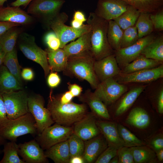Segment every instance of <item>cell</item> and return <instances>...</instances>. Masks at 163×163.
<instances>
[{
	"label": "cell",
	"instance_id": "680465c9",
	"mask_svg": "<svg viewBox=\"0 0 163 163\" xmlns=\"http://www.w3.org/2000/svg\"><path fill=\"white\" fill-rule=\"evenodd\" d=\"M155 152L156 153V157H157L158 161L160 162L163 161V149H162Z\"/></svg>",
	"mask_w": 163,
	"mask_h": 163
},
{
	"label": "cell",
	"instance_id": "4dcf8cb0",
	"mask_svg": "<svg viewBox=\"0 0 163 163\" xmlns=\"http://www.w3.org/2000/svg\"><path fill=\"white\" fill-rule=\"evenodd\" d=\"M107 38L108 43L115 51L120 48L123 30L113 20L108 21Z\"/></svg>",
	"mask_w": 163,
	"mask_h": 163
},
{
	"label": "cell",
	"instance_id": "30bf717a",
	"mask_svg": "<svg viewBox=\"0 0 163 163\" xmlns=\"http://www.w3.org/2000/svg\"><path fill=\"white\" fill-rule=\"evenodd\" d=\"M7 116L9 119H14L29 112L27 100L28 96L23 89L1 94Z\"/></svg>",
	"mask_w": 163,
	"mask_h": 163
},
{
	"label": "cell",
	"instance_id": "681fc988",
	"mask_svg": "<svg viewBox=\"0 0 163 163\" xmlns=\"http://www.w3.org/2000/svg\"><path fill=\"white\" fill-rule=\"evenodd\" d=\"M22 78L24 80L30 81L33 80L34 77V74L32 70L30 68L23 69L21 72Z\"/></svg>",
	"mask_w": 163,
	"mask_h": 163
},
{
	"label": "cell",
	"instance_id": "6da1fadb",
	"mask_svg": "<svg viewBox=\"0 0 163 163\" xmlns=\"http://www.w3.org/2000/svg\"><path fill=\"white\" fill-rule=\"evenodd\" d=\"M47 108L55 123L71 126L82 119L88 113L85 104H78L72 102L61 103L58 97L50 93Z\"/></svg>",
	"mask_w": 163,
	"mask_h": 163
},
{
	"label": "cell",
	"instance_id": "60d3db41",
	"mask_svg": "<svg viewBox=\"0 0 163 163\" xmlns=\"http://www.w3.org/2000/svg\"><path fill=\"white\" fill-rule=\"evenodd\" d=\"M119 163H134L130 147L121 146L117 149V154Z\"/></svg>",
	"mask_w": 163,
	"mask_h": 163
},
{
	"label": "cell",
	"instance_id": "f1b7e54d",
	"mask_svg": "<svg viewBox=\"0 0 163 163\" xmlns=\"http://www.w3.org/2000/svg\"><path fill=\"white\" fill-rule=\"evenodd\" d=\"M141 55L145 57L163 62V36L159 35L143 49Z\"/></svg>",
	"mask_w": 163,
	"mask_h": 163
},
{
	"label": "cell",
	"instance_id": "ab89813d",
	"mask_svg": "<svg viewBox=\"0 0 163 163\" xmlns=\"http://www.w3.org/2000/svg\"><path fill=\"white\" fill-rule=\"evenodd\" d=\"M138 34L135 25L123 30L120 48L125 47L133 44L139 39Z\"/></svg>",
	"mask_w": 163,
	"mask_h": 163
},
{
	"label": "cell",
	"instance_id": "cb8c5ba5",
	"mask_svg": "<svg viewBox=\"0 0 163 163\" xmlns=\"http://www.w3.org/2000/svg\"><path fill=\"white\" fill-rule=\"evenodd\" d=\"M22 86L2 64L0 67V94L22 90Z\"/></svg>",
	"mask_w": 163,
	"mask_h": 163
},
{
	"label": "cell",
	"instance_id": "be15d7a7",
	"mask_svg": "<svg viewBox=\"0 0 163 163\" xmlns=\"http://www.w3.org/2000/svg\"><path fill=\"white\" fill-rule=\"evenodd\" d=\"M7 0H0V7L3 6L4 3L7 1Z\"/></svg>",
	"mask_w": 163,
	"mask_h": 163
},
{
	"label": "cell",
	"instance_id": "f6af8a7d",
	"mask_svg": "<svg viewBox=\"0 0 163 163\" xmlns=\"http://www.w3.org/2000/svg\"><path fill=\"white\" fill-rule=\"evenodd\" d=\"M8 118L3 100L0 94V129L3 127L9 120Z\"/></svg>",
	"mask_w": 163,
	"mask_h": 163
},
{
	"label": "cell",
	"instance_id": "11a10c76",
	"mask_svg": "<svg viewBox=\"0 0 163 163\" xmlns=\"http://www.w3.org/2000/svg\"><path fill=\"white\" fill-rule=\"evenodd\" d=\"M73 19L80 21L83 23L87 21L84 13L82 11L79 10L75 11Z\"/></svg>",
	"mask_w": 163,
	"mask_h": 163
},
{
	"label": "cell",
	"instance_id": "4fadbf2b",
	"mask_svg": "<svg viewBox=\"0 0 163 163\" xmlns=\"http://www.w3.org/2000/svg\"><path fill=\"white\" fill-rule=\"evenodd\" d=\"M163 77V65L152 69L128 73H120L114 78L122 84L131 83H148Z\"/></svg>",
	"mask_w": 163,
	"mask_h": 163
},
{
	"label": "cell",
	"instance_id": "8fae6325",
	"mask_svg": "<svg viewBox=\"0 0 163 163\" xmlns=\"http://www.w3.org/2000/svg\"><path fill=\"white\" fill-rule=\"evenodd\" d=\"M95 89L94 94L107 106L115 102L128 89L125 85L119 83L113 78L100 82Z\"/></svg>",
	"mask_w": 163,
	"mask_h": 163
},
{
	"label": "cell",
	"instance_id": "f5cc1de1",
	"mask_svg": "<svg viewBox=\"0 0 163 163\" xmlns=\"http://www.w3.org/2000/svg\"><path fill=\"white\" fill-rule=\"evenodd\" d=\"M157 109L158 113L160 114L163 113V89L160 91L157 97Z\"/></svg>",
	"mask_w": 163,
	"mask_h": 163
},
{
	"label": "cell",
	"instance_id": "bcb514c9",
	"mask_svg": "<svg viewBox=\"0 0 163 163\" xmlns=\"http://www.w3.org/2000/svg\"><path fill=\"white\" fill-rule=\"evenodd\" d=\"M60 77L56 72H52L48 76L47 84L51 88L57 87L60 83Z\"/></svg>",
	"mask_w": 163,
	"mask_h": 163
},
{
	"label": "cell",
	"instance_id": "ee69618b",
	"mask_svg": "<svg viewBox=\"0 0 163 163\" xmlns=\"http://www.w3.org/2000/svg\"><path fill=\"white\" fill-rule=\"evenodd\" d=\"M150 18L152 22L154 29L157 31L163 30V8L157 11L150 14Z\"/></svg>",
	"mask_w": 163,
	"mask_h": 163
},
{
	"label": "cell",
	"instance_id": "6125c7cd",
	"mask_svg": "<svg viewBox=\"0 0 163 163\" xmlns=\"http://www.w3.org/2000/svg\"><path fill=\"white\" fill-rule=\"evenodd\" d=\"M6 142V140L0 136V146L4 145Z\"/></svg>",
	"mask_w": 163,
	"mask_h": 163
},
{
	"label": "cell",
	"instance_id": "d4e9b609",
	"mask_svg": "<svg viewBox=\"0 0 163 163\" xmlns=\"http://www.w3.org/2000/svg\"><path fill=\"white\" fill-rule=\"evenodd\" d=\"M47 59L50 70L53 72L64 71L66 67L69 57L63 49L47 50Z\"/></svg>",
	"mask_w": 163,
	"mask_h": 163
},
{
	"label": "cell",
	"instance_id": "836d02e7",
	"mask_svg": "<svg viewBox=\"0 0 163 163\" xmlns=\"http://www.w3.org/2000/svg\"><path fill=\"white\" fill-rule=\"evenodd\" d=\"M140 12L130 6L128 9L114 20L123 30L135 25Z\"/></svg>",
	"mask_w": 163,
	"mask_h": 163
},
{
	"label": "cell",
	"instance_id": "c3c4849f",
	"mask_svg": "<svg viewBox=\"0 0 163 163\" xmlns=\"http://www.w3.org/2000/svg\"><path fill=\"white\" fill-rule=\"evenodd\" d=\"M68 88L73 97H78L81 94L82 91V88L76 84L68 83Z\"/></svg>",
	"mask_w": 163,
	"mask_h": 163
},
{
	"label": "cell",
	"instance_id": "5b68a950",
	"mask_svg": "<svg viewBox=\"0 0 163 163\" xmlns=\"http://www.w3.org/2000/svg\"><path fill=\"white\" fill-rule=\"evenodd\" d=\"M65 0H33L27 13L37 18L48 29L52 20L60 13Z\"/></svg>",
	"mask_w": 163,
	"mask_h": 163
},
{
	"label": "cell",
	"instance_id": "f35d334b",
	"mask_svg": "<svg viewBox=\"0 0 163 163\" xmlns=\"http://www.w3.org/2000/svg\"><path fill=\"white\" fill-rule=\"evenodd\" d=\"M68 141L70 158L75 156H82L85 148V141L74 133Z\"/></svg>",
	"mask_w": 163,
	"mask_h": 163
},
{
	"label": "cell",
	"instance_id": "7a4b0ae2",
	"mask_svg": "<svg viewBox=\"0 0 163 163\" xmlns=\"http://www.w3.org/2000/svg\"><path fill=\"white\" fill-rule=\"evenodd\" d=\"M86 21L91 28V52L95 60H99L114 54L107 40L108 21L92 12L90 13Z\"/></svg>",
	"mask_w": 163,
	"mask_h": 163
},
{
	"label": "cell",
	"instance_id": "9f6ffc18",
	"mask_svg": "<svg viewBox=\"0 0 163 163\" xmlns=\"http://www.w3.org/2000/svg\"><path fill=\"white\" fill-rule=\"evenodd\" d=\"M85 160L82 156H75L71 157L69 163H85Z\"/></svg>",
	"mask_w": 163,
	"mask_h": 163
},
{
	"label": "cell",
	"instance_id": "d590c367",
	"mask_svg": "<svg viewBox=\"0 0 163 163\" xmlns=\"http://www.w3.org/2000/svg\"><path fill=\"white\" fill-rule=\"evenodd\" d=\"M20 33L18 29L14 27L0 36V44L5 53L12 51L14 48Z\"/></svg>",
	"mask_w": 163,
	"mask_h": 163
},
{
	"label": "cell",
	"instance_id": "7c38bea8",
	"mask_svg": "<svg viewBox=\"0 0 163 163\" xmlns=\"http://www.w3.org/2000/svg\"><path fill=\"white\" fill-rule=\"evenodd\" d=\"M156 37L152 33L139 39L132 45L115 51L114 54L119 67L123 68L141 55L144 48Z\"/></svg>",
	"mask_w": 163,
	"mask_h": 163
},
{
	"label": "cell",
	"instance_id": "3957f363",
	"mask_svg": "<svg viewBox=\"0 0 163 163\" xmlns=\"http://www.w3.org/2000/svg\"><path fill=\"white\" fill-rule=\"evenodd\" d=\"M95 60L91 51L69 57L67 66L64 71L68 74L88 82L95 89L100 83L94 67Z\"/></svg>",
	"mask_w": 163,
	"mask_h": 163
},
{
	"label": "cell",
	"instance_id": "52a82bcc",
	"mask_svg": "<svg viewBox=\"0 0 163 163\" xmlns=\"http://www.w3.org/2000/svg\"><path fill=\"white\" fill-rule=\"evenodd\" d=\"M18 39L19 47L24 56L39 64L43 69L45 77L47 76L50 70L46 51L37 45L34 36L26 33H20Z\"/></svg>",
	"mask_w": 163,
	"mask_h": 163
},
{
	"label": "cell",
	"instance_id": "8992f818",
	"mask_svg": "<svg viewBox=\"0 0 163 163\" xmlns=\"http://www.w3.org/2000/svg\"><path fill=\"white\" fill-rule=\"evenodd\" d=\"M68 18L66 13H60L52 20L50 25V28L52 29L60 40V48L63 49L69 42L74 40L91 30L90 26L87 24H84L78 29L66 25L65 23Z\"/></svg>",
	"mask_w": 163,
	"mask_h": 163
},
{
	"label": "cell",
	"instance_id": "2e32d148",
	"mask_svg": "<svg viewBox=\"0 0 163 163\" xmlns=\"http://www.w3.org/2000/svg\"><path fill=\"white\" fill-rule=\"evenodd\" d=\"M96 117L92 112L88 113L73 126V133L84 141L101 133L96 124Z\"/></svg>",
	"mask_w": 163,
	"mask_h": 163
},
{
	"label": "cell",
	"instance_id": "94428289",
	"mask_svg": "<svg viewBox=\"0 0 163 163\" xmlns=\"http://www.w3.org/2000/svg\"><path fill=\"white\" fill-rule=\"evenodd\" d=\"M109 163H119V159L117 155H116L110 160Z\"/></svg>",
	"mask_w": 163,
	"mask_h": 163
},
{
	"label": "cell",
	"instance_id": "7dc6e473",
	"mask_svg": "<svg viewBox=\"0 0 163 163\" xmlns=\"http://www.w3.org/2000/svg\"><path fill=\"white\" fill-rule=\"evenodd\" d=\"M151 144L155 152L163 149L162 136H158L154 138L152 141Z\"/></svg>",
	"mask_w": 163,
	"mask_h": 163
},
{
	"label": "cell",
	"instance_id": "6f0895ef",
	"mask_svg": "<svg viewBox=\"0 0 163 163\" xmlns=\"http://www.w3.org/2000/svg\"><path fill=\"white\" fill-rule=\"evenodd\" d=\"M83 23L82 22L73 19L71 22V26L74 28L78 29L82 27L84 25Z\"/></svg>",
	"mask_w": 163,
	"mask_h": 163
},
{
	"label": "cell",
	"instance_id": "74e56055",
	"mask_svg": "<svg viewBox=\"0 0 163 163\" xmlns=\"http://www.w3.org/2000/svg\"><path fill=\"white\" fill-rule=\"evenodd\" d=\"M117 126L124 146L131 147L144 145V144L141 140L123 126L118 124Z\"/></svg>",
	"mask_w": 163,
	"mask_h": 163
},
{
	"label": "cell",
	"instance_id": "277c9868",
	"mask_svg": "<svg viewBox=\"0 0 163 163\" xmlns=\"http://www.w3.org/2000/svg\"><path fill=\"white\" fill-rule=\"evenodd\" d=\"M30 134L37 135L35 121L29 112L9 121L0 129V136L5 140L16 142L21 136Z\"/></svg>",
	"mask_w": 163,
	"mask_h": 163
},
{
	"label": "cell",
	"instance_id": "44dd1931",
	"mask_svg": "<svg viewBox=\"0 0 163 163\" xmlns=\"http://www.w3.org/2000/svg\"><path fill=\"white\" fill-rule=\"evenodd\" d=\"M96 124L101 133L105 139L108 146H112L118 149L124 146L117 129V125L113 122L98 120Z\"/></svg>",
	"mask_w": 163,
	"mask_h": 163
},
{
	"label": "cell",
	"instance_id": "b9f144b4",
	"mask_svg": "<svg viewBox=\"0 0 163 163\" xmlns=\"http://www.w3.org/2000/svg\"><path fill=\"white\" fill-rule=\"evenodd\" d=\"M118 149L115 147L108 146L99 155L94 163H109L111 159L117 155Z\"/></svg>",
	"mask_w": 163,
	"mask_h": 163
},
{
	"label": "cell",
	"instance_id": "7402d4cb",
	"mask_svg": "<svg viewBox=\"0 0 163 163\" xmlns=\"http://www.w3.org/2000/svg\"><path fill=\"white\" fill-rule=\"evenodd\" d=\"M91 30L66 45L63 48L68 57L91 51Z\"/></svg>",
	"mask_w": 163,
	"mask_h": 163
},
{
	"label": "cell",
	"instance_id": "816d5d0a",
	"mask_svg": "<svg viewBox=\"0 0 163 163\" xmlns=\"http://www.w3.org/2000/svg\"><path fill=\"white\" fill-rule=\"evenodd\" d=\"M73 97L71 92L69 91L62 94L60 97H58V98L61 103L65 104L72 101Z\"/></svg>",
	"mask_w": 163,
	"mask_h": 163
},
{
	"label": "cell",
	"instance_id": "91938a15",
	"mask_svg": "<svg viewBox=\"0 0 163 163\" xmlns=\"http://www.w3.org/2000/svg\"><path fill=\"white\" fill-rule=\"evenodd\" d=\"M6 53L3 51L0 54V67L3 63L4 59Z\"/></svg>",
	"mask_w": 163,
	"mask_h": 163
},
{
	"label": "cell",
	"instance_id": "4316f807",
	"mask_svg": "<svg viewBox=\"0 0 163 163\" xmlns=\"http://www.w3.org/2000/svg\"><path fill=\"white\" fill-rule=\"evenodd\" d=\"M127 124L139 129L147 127L150 123V118L147 111L142 108L136 107L129 112L125 121Z\"/></svg>",
	"mask_w": 163,
	"mask_h": 163
},
{
	"label": "cell",
	"instance_id": "e575fe53",
	"mask_svg": "<svg viewBox=\"0 0 163 163\" xmlns=\"http://www.w3.org/2000/svg\"><path fill=\"white\" fill-rule=\"evenodd\" d=\"M3 157L0 163H25L18 154V145L16 142H6L3 145Z\"/></svg>",
	"mask_w": 163,
	"mask_h": 163
},
{
	"label": "cell",
	"instance_id": "ac0fdd59",
	"mask_svg": "<svg viewBox=\"0 0 163 163\" xmlns=\"http://www.w3.org/2000/svg\"><path fill=\"white\" fill-rule=\"evenodd\" d=\"M85 144L82 157L85 163H94L99 155L108 146L104 136L100 134L85 141Z\"/></svg>",
	"mask_w": 163,
	"mask_h": 163
},
{
	"label": "cell",
	"instance_id": "d6a6232c",
	"mask_svg": "<svg viewBox=\"0 0 163 163\" xmlns=\"http://www.w3.org/2000/svg\"><path fill=\"white\" fill-rule=\"evenodd\" d=\"M3 64L19 83L22 85L20 66L18 62L15 47L12 51L6 53Z\"/></svg>",
	"mask_w": 163,
	"mask_h": 163
},
{
	"label": "cell",
	"instance_id": "ba28073f",
	"mask_svg": "<svg viewBox=\"0 0 163 163\" xmlns=\"http://www.w3.org/2000/svg\"><path fill=\"white\" fill-rule=\"evenodd\" d=\"M73 133V126H66L55 123L45 129L37 135L35 140L43 150L67 140Z\"/></svg>",
	"mask_w": 163,
	"mask_h": 163
},
{
	"label": "cell",
	"instance_id": "ffe728a7",
	"mask_svg": "<svg viewBox=\"0 0 163 163\" xmlns=\"http://www.w3.org/2000/svg\"><path fill=\"white\" fill-rule=\"evenodd\" d=\"M79 100L87 104L96 117L107 120L110 119L107 106L90 90H88L78 96Z\"/></svg>",
	"mask_w": 163,
	"mask_h": 163
},
{
	"label": "cell",
	"instance_id": "83f0119b",
	"mask_svg": "<svg viewBox=\"0 0 163 163\" xmlns=\"http://www.w3.org/2000/svg\"><path fill=\"white\" fill-rule=\"evenodd\" d=\"M145 86L136 87L126 92L117 106L115 112V115L119 116L126 112L143 91Z\"/></svg>",
	"mask_w": 163,
	"mask_h": 163
},
{
	"label": "cell",
	"instance_id": "7bdbcfd3",
	"mask_svg": "<svg viewBox=\"0 0 163 163\" xmlns=\"http://www.w3.org/2000/svg\"><path fill=\"white\" fill-rule=\"evenodd\" d=\"M44 41L48 48L50 50H56L60 48V40L54 31L47 33L44 37Z\"/></svg>",
	"mask_w": 163,
	"mask_h": 163
},
{
	"label": "cell",
	"instance_id": "db71d44e",
	"mask_svg": "<svg viewBox=\"0 0 163 163\" xmlns=\"http://www.w3.org/2000/svg\"><path fill=\"white\" fill-rule=\"evenodd\" d=\"M32 0H16L11 3V5L12 6L19 7L20 6H22L25 8Z\"/></svg>",
	"mask_w": 163,
	"mask_h": 163
},
{
	"label": "cell",
	"instance_id": "03108f58",
	"mask_svg": "<svg viewBox=\"0 0 163 163\" xmlns=\"http://www.w3.org/2000/svg\"><path fill=\"white\" fill-rule=\"evenodd\" d=\"M2 152L1 151V150H0V153Z\"/></svg>",
	"mask_w": 163,
	"mask_h": 163
},
{
	"label": "cell",
	"instance_id": "8d00e7d4",
	"mask_svg": "<svg viewBox=\"0 0 163 163\" xmlns=\"http://www.w3.org/2000/svg\"><path fill=\"white\" fill-rule=\"evenodd\" d=\"M150 14L140 12L135 24L139 39L142 38L152 34L154 27L150 17Z\"/></svg>",
	"mask_w": 163,
	"mask_h": 163
},
{
	"label": "cell",
	"instance_id": "9a60e30c",
	"mask_svg": "<svg viewBox=\"0 0 163 163\" xmlns=\"http://www.w3.org/2000/svg\"><path fill=\"white\" fill-rule=\"evenodd\" d=\"M18 145V154L25 163L48 162L43 150L35 139Z\"/></svg>",
	"mask_w": 163,
	"mask_h": 163
},
{
	"label": "cell",
	"instance_id": "5bb4252c",
	"mask_svg": "<svg viewBox=\"0 0 163 163\" xmlns=\"http://www.w3.org/2000/svg\"><path fill=\"white\" fill-rule=\"evenodd\" d=\"M130 6L122 0H98L94 12L98 17L108 21L117 18Z\"/></svg>",
	"mask_w": 163,
	"mask_h": 163
},
{
	"label": "cell",
	"instance_id": "603a6c76",
	"mask_svg": "<svg viewBox=\"0 0 163 163\" xmlns=\"http://www.w3.org/2000/svg\"><path fill=\"white\" fill-rule=\"evenodd\" d=\"M44 153L47 158L55 163H69L70 155L68 140L53 146Z\"/></svg>",
	"mask_w": 163,
	"mask_h": 163
},
{
	"label": "cell",
	"instance_id": "9c48e42d",
	"mask_svg": "<svg viewBox=\"0 0 163 163\" xmlns=\"http://www.w3.org/2000/svg\"><path fill=\"white\" fill-rule=\"evenodd\" d=\"M27 106L29 112L35 121L37 135L40 134L45 129L55 123L49 110L44 107V100L40 95L28 96Z\"/></svg>",
	"mask_w": 163,
	"mask_h": 163
},
{
	"label": "cell",
	"instance_id": "1f68e13d",
	"mask_svg": "<svg viewBox=\"0 0 163 163\" xmlns=\"http://www.w3.org/2000/svg\"><path fill=\"white\" fill-rule=\"evenodd\" d=\"M134 163H151L156 161V155L154 150L144 145L130 147Z\"/></svg>",
	"mask_w": 163,
	"mask_h": 163
},
{
	"label": "cell",
	"instance_id": "e7e4bbea",
	"mask_svg": "<svg viewBox=\"0 0 163 163\" xmlns=\"http://www.w3.org/2000/svg\"><path fill=\"white\" fill-rule=\"evenodd\" d=\"M3 51L2 47L1 46L0 44V54Z\"/></svg>",
	"mask_w": 163,
	"mask_h": 163
},
{
	"label": "cell",
	"instance_id": "d6986e66",
	"mask_svg": "<svg viewBox=\"0 0 163 163\" xmlns=\"http://www.w3.org/2000/svg\"><path fill=\"white\" fill-rule=\"evenodd\" d=\"M33 17L18 7H0V21L20 25H28L33 22Z\"/></svg>",
	"mask_w": 163,
	"mask_h": 163
},
{
	"label": "cell",
	"instance_id": "e0dca14e",
	"mask_svg": "<svg viewBox=\"0 0 163 163\" xmlns=\"http://www.w3.org/2000/svg\"><path fill=\"white\" fill-rule=\"evenodd\" d=\"M95 73L100 82L117 75L121 70L114 54L100 60H95L94 64Z\"/></svg>",
	"mask_w": 163,
	"mask_h": 163
},
{
	"label": "cell",
	"instance_id": "484cf974",
	"mask_svg": "<svg viewBox=\"0 0 163 163\" xmlns=\"http://www.w3.org/2000/svg\"><path fill=\"white\" fill-rule=\"evenodd\" d=\"M163 64V62L147 58L141 55L122 68L120 72L128 73L143 70L152 69Z\"/></svg>",
	"mask_w": 163,
	"mask_h": 163
},
{
	"label": "cell",
	"instance_id": "f546056e",
	"mask_svg": "<svg viewBox=\"0 0 163 163\" xmlns=\"http://www.w3.org/2000/svg\"><path fill=\"white\" fill-rule=\"evenodd\" d=\"M140 12L150 14L163 8V0H122Z\"/></svg>",
	"mask_w": 163,
	"mask_h": 163
},
{
	"label": "cell",
	"instance_id": "f907efd6",
	"mask_svg": "<svg viewBox=\"0 0 163 163\" xmlns=\"http://www.w3.org/2000/svg\"><path fill=\"white\" fill-rule=\"evenodd\" d=\"M20 25V24L16 23L0 21V36L10 28Z\"/></svg>",
	"mask_w": 163,
	"mask_h": 163
}]
</instances>
